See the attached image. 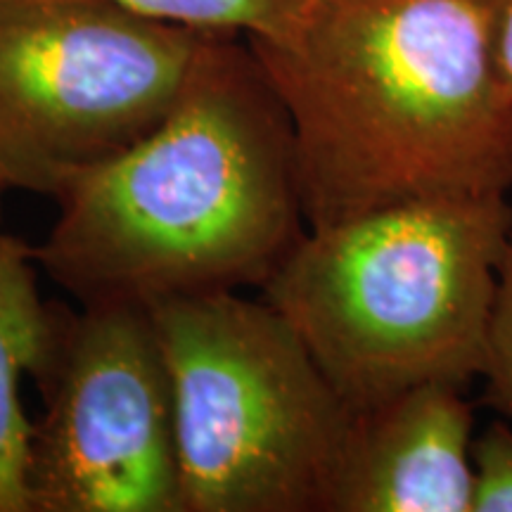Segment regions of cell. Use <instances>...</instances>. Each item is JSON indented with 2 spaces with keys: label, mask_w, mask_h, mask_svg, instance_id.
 <instances>
[{
  "label": "cell",
  "mask_w": 512,
  "mask_h": 512,
  "mask_svg": "<svg viewBox=\"0 0 512 512\" xmlns=\"http://www.w3.org/2000/svg\"><path fill=\"white\" fill-rule=\"evenodd\" d=\"M57 204L31 252L81 306L264 285L306 219L290 119L247 36L211 29L169 114Z\"/></svg>",
  "instance_id": "cell-2"
},
{
  "label": "cell",
  "mask_w": 512,
  "mask_h": 512,
  "mask_svg": "<svg viewBox=\"0 0 512 512\" xmlns=\"http://www.w3.org/2000/svg\"><path fill=\"white\" fill-rule=\"evenodd\" d=\"M482 384L486 406L512 420V238L503 256Z\"/></svg>",
  "instance_id": "cell-10"
},
{
  "label": "cell",
  "mask_w": 512,
  "mask_h": 512,
  "mask_svg": "<svg viewBox=\"0 0 512 512\" xmlns=\"http://www.w3.org/2000/svg\"><path fill=\"white\" fill-rule=\"evenodd\" d=\"M283 102L306 228L512 190V98L482 0H309L247 36Z\"/></svg>",
  "instance_id": "cell-1"
},
{
  "label": "cell",
  "mask_w": 512,
  "mask_h": 512,
  "mask_svg": "<svg viewBox=\"0 0 512 512\" xmlns=\"http://www.w3.org/2000/svg\"><path fill=\"white\" fill-rule=\"evenodd\" d=\"M147 309L174 394L181 512H328L354 413L290 323L235 290Z\"/></svg>",
  "instance_id": "cell-4"
},
{
  "label": "cell",
  "mask_w": 512,
  "mask_h": 512,
  "mask_svg": "<svg viewBox=\"0 0 512 512\" xmlns=\"http://www.w3.org/2000/svg\"><path fill=\"white\" fill-rule=\"evenodd\" d=\"M489 15L496 74L505 95L512 98V0H482Z\"/></svg>",
  "instance_id": "cell-12"
},
{
  "label": "cell",
  "mask_w": 512,
  "mask_h": 512,
  "mask_svg": "<svg viewBox=\"0 0 512 512\" xmlns=\"http://www.w3.org/2000/svg\"><path fill=\"white\" fill-rule=\"evenodd\" d=\"M475 439L458 384H420L354 413L328 512H472Z\"/></svg>",
  "instance_id": "cell-7"
},
{
  "label": "cell",
  "mask_w": 512,
  "mask_h": 512,
  "mask_svg": "<svg viewBox=\"0 0 512 512\" xmlns=\"http://www.w3.org/2000/svg\"><path fill=\"white\" fill-rule=\"evenodd\" d=\"M472 512H512V427L494 422L475 439Z\"/></svg>",
  "instance_id": "cell-11"
},
{
  "label": "cell",
  "mask_w": 512,
  "mask_h": 512,
  "mask_svg": "<svg viewBox=\"0 0 512 512\" xmlns=\"http://www.w3.org/2000/svg\"><path fill=\"white\" fill-rule=\"evenodd\" d=\"M62 311L43 302L31 245L0 238V512H31L27 465L31 427L22 380L36 377L53 351Z\"/></svg>",
  "instance_id": "cell-8"
},
{
  "label": "cell",
  "mask_w": 512,
  "mask_h": 512,
  "mask_svg": "<svg viewBox=\"0 0 512 512\" xmlns=\"http://www.w3.org/2000/svg\"><path fill=\"white\" fill-rule=\"evenodd\" d=\"M3 192H5V190H3V188H0V197H3ZM0 238H3V230H0Z\"/></svg>",
  "instance_id": "cell-13"
},
{
  "label": "cell",
  "mask_w": 512,
  "mask_h": 512,
  "mask_svg": "<svg viewBox=\"0 0 512 512\" xmlns=\"http://www.w3.org/2000/svg\"><path fill=\"white\" fill-rule=\"evenodd\" d=\"M508 195L411 202L306 228L261 285L351 413L482 380Z\"/></svg>",
  "instance_id": "cell-3"
},
{
  "label": "cell",
  "mask_w": 512,
  "mask_h": 512,
  "mask_svg": "<svg viewBox=\"0 0 512 512\" xmlns=\"http://www.w3.org/2000/svg\"><path fill=\"white\" fill-rule=\"evenodd\" d=\"M34 380L31 512H181L174 394L147 306L62 311Z\"/></svg>",
  "instance_id": "cell-6"
},
{
  "label": "cell",
  "mask_w": 512,
  "mask_h": 512,
  "mask_svg": "<svg viewBox=\"0 0 512 512\" xmlns=\"http://www.w3.org/2000/svg\"><path fill=\"white\" fill-rule=\"evenodd\" d=\"M209 31L107 0H0V188L57 202L136 145Z\"/></svg>",
  "instance_id": "cell-5"
},
{
  "label": "cell",
  "mask_w": 512,
  "mask_h": 512,
  "mask_svg": "<svg viewBox=\"0 0 512 512\" xmlns=\"http://www.w3.org/2000/svg\"><path fill=\"white\" fill-rule=\"evenodd\" d=\"M140 15L197 29L238 31L245 36H283L309 0H107Z\"/></svg>",
  "instance_id": "cell-9"
}]
</instances>
